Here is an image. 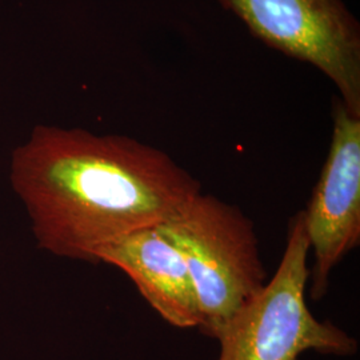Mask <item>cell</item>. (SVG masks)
<instances>
[{
    "instance_id": "1",
    "label": "cell",
    "mask_w": 360,
    "mask_h": 360,
    "mask_svg": "<svg viewBox=\"0 0 360 360\" xmlns=\"http://www.w3.org/2000/svg\"><path fill=\"white\" fill-rule=\"evenodd\" d=\"M10 183L39 247L90 263L104 245L165 223L202 191L187 169L150 144L47 124L13 150Z\"/></svg>"
},
{
    "instance_id": "2",
    "label": "cell",
    "mask_w": 360,
    "mask_h": 360,
    "mask_svg": "<svg viewBox=\"0 0 360 360\" xmlns=\"http://www.w3.org/2000/svg\"><path fill=\"white\" fill-rule=\"evenodd\" d=\"M156 229L184 259L198 296L199 328L215 338L267 283L252 221L238 207L200 193Z\"/></svg>"
},
{
    "instance_id": "3",
    "label": "cell",
    "mask_w": 360,
    "mask_h": 360,
    "mask_svg": "<svg viewBox=\"0 0 360 360\" xmlns=\"http://www.w3.org/2000/svg\"><path fill=\"white\" fill-rule=\"evenodd\" d=\"M309 243L304 212L290 223L282 260L270 282L215 336L219 360H297L306 351L349 356L358 342L333 323L318 321L306 303Z\"/></svg>"
},
{
    "instance_id": "4",
    "label": "cell",
    "mask_w": 360,
    "mask_h": 360,
    "mask_svg": "<svg viewBox=\"0 0 360 360\" xmlns=\"http://www.w3.org/2000/svg\"><path fill=\"white\" fill-rule=\"evenodd\" d=\"M262 43L328 77L360 115V25L345 0H218Z\"/></svg>"
},
{
    "instance_id": "5",
    "label": "cell",
    "mask_w": 360,
    "mask_h": 360,
    "mask_svg": "<svg viewBox=\"0 0 360 360\" xmlns=\"http://www.w3.org/2000/svg\"><path fill=\"white\" fill-rule=\"evenodd\" d=\"M304 212L309 250L315 263L311 296L319 300L327 291L336 264L360 242V115L333 98V139Z\"/></svg>"
},
{
    "instance_id": "6",
    "label": "cell",
    "mask_w": 360,
    "mask_h": 360,
    "mask_svg": "<svg viewBox=\"0 0 360 360\" xmlns=\"http://www.w3.org/2000/svg\"><path fill=\"white\" fill-rule=\"evenodd\" d=\"M95 262L126 272L147 303L171 326H200L198 296L187 264L156 227L136 230L104 245L95 254Z\"/></svg>"
}]
</instances>
